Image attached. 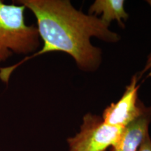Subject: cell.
I'll use <instances>...</instances> for the list:
<instances>
[{"instance_id": "obj_6", "label": "cell", "mask_w": 151, "mask_h": 151, "mask_svg": "<svg viewBox=\"0 0 151 151\" xmlns=\"http://www.w3.org/2000/svg\"><path fill=\"white\" fill-rule=\"evenodd\" d=\"M124 4L123 0H97L90 6L89 15L97 16L101 14L100 19L106 25L109 26L111 21L116 20L119 25L124 27L122 20H126L129 16Z\"/></svg>"}, {"instance_id": "obj_2", "label": "cell", "mask_w": 151, "mask_h": 151, "mask_svg": "<svg viewBox=\"0 0 151 151\" xmlns=\"http://www.w3.org/2000/svg\"><path fill=\"white\" fill-rule=\"evenodd\" d=\"M25 9L23 5L0 0V63L13 54L35 52L40 46L37 27L25 23Z\"/></svg>"}, {"instance_id": "obj_3", "label": "cell", "mask_w": 151, "mask_h": 151, "mask_svg": "<svg viewBox=\"0 0 151 151\" xmlns=\"http://www.w3.org/2000/svg\"><path fill=\"white\" fill-rule=\"evenodd\" d=\"M122 129L105 123L101 116L88 113L78 133L67 139L69 151H106L114 146Z\"/></svg>"}, {"instance_id": "obj_5", "label": "cell", "mask_w": 151, "mask_h": 151, "mask_svg": "<svg viewBox=\"0 0 151 151\" xmlns=\"http://www.w3.org/2000/svg\"><path fill=\"white\" fill-rule=\"evenodd\" d=\"M151 122V107L143 116L123 128L120 137L111 147V151H137L148 134Z\"/></svg>"}, {"instance_id": "obj_8", "label": "cell", "mask_w": 151, "mask_h": 151, "mask_svg": "<svg viewBox=\"0 0 151 151\" xmlns=\"http://www.w3.org/2000/svg\"><path fill=\"white\" fill-rule=\"evenodd\" d=\"M147 71H150V72H149L148 76H151V53L149 55V56L148 58V60H147V62L146 64V66H145V68L143 69L141 74L147 72Z\"/></svg>"}, {"instance_id": "obj_9", "label": "cell", "mask_w": 151, "mask_h": 151, "mask_svg": "<svg viewBox=\"0 0 151 151\" xmlns=\"http://www.w3.org/2000/svg\"><path fill=\"white\" fill-rule=\"evenodd\" d=\"M147 2H148L149 4L150 5V6H151V0H148V1H147Z\"/></svg>"}, {"instance_id": "obj_7", "label": "cell", "mask_w": 151, "mask_h": 151, "mask_svg": "<svg viewBox=\"0 0 151 151\" xmlns=\"http://www.w3.org/2000/svg\"><path fill=\"white\" fill-rule=\"evenodd\" d=\"M137 151H151V139L149 134L145 137Z\"/></svg>"}, {"instance_id": "obj_1", "label": "cell", "mask_w": 151, "mask_h": 151, "mask_svg": "<svg viewBox=\"0 0 151 151\" xmlns=\"http://www.w3.org/2000/svg\"><path fill=\"white\" fill-rule=\"evenodd\" d=\"M14 2L23 5L35 15L43 46L39 51L16 65L0 68V80L4 83H8L11 73L24 62L49 52H66L83 70H96L101 63V51L92 46L90 38L110 43L120 39L100 18L76 10L67 0H18Z\"/></svg>"}, {"instance_id": "obj_4", "label": "cell", "mask_w": 151, "mask_h": 151, "mask_svg": "<svg viewBox=\"0 0 151 151\" xmlns=\"http://www.w3.org/2000/svg\"><path fill=\"white\" fill-rule=\"evenodd\" d=\"M137 76L134 75L120 99L106 108L101 116L105 123L113 127L124 128L146 112L148 108L138 99L139 86H137Z\"/></svg>"}]
</instances>
